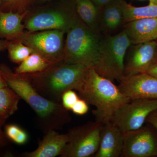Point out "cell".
I'll list each match as a JSON object with an SVG mask.
<instances>
[{
	"label": "cell",
	"instance_id": "cell-34",
	"mask_svg": "<svg viewBox=\"0 0 157 157\" xmlns=\"http://www.w3.org/2000/svg\"><path fill=\"white\" fill-rule=\"evenodd\" d=\"M6 119H5L3 118L0 117V124H3L5 123V121H6Z\"/></svg>",
	"mask_w": 157,
	"mask_h": 157
},
{
	"label": "cell",
	"instance_id": "cell-31",
	"mask_svg": "<svg viewBox=\"0 0 157 157\" xmlns=\"http://www.w3.org/2000/svg\"><path fill=\"white\" fill-rule=\"evenodd\" d=\"M11 41L8 40H0V51L7 48Z\"/></svg>",
	"mask_w": 157,
	"mask_h": 157
},
{
	"label": "cell",
	"instance_id": "cell-19",
	"mask_svg": "<svg viewBox=\"0 0 157 157\" xmlns=\"http://www.w3.org/2000/svg\"><path fill=\"white\" fill-rule=\"evenodd\" d=\"M77 11L83 22L98 33L100 10L91 0H77Z\"/></svg>",
	"mask_w": 157,
	"mask_h": 157
},
{
	"label": "cell",
	"instance_id": "cell-3",
	"mask_svg": "<svg viewBox=\"0 0 157 157\" xmlns=\"http://www.w3.org/2000/svg\"><path fill=\"white\" fill-rule=\"evenodd\" d=\"M56 64L41 73L28 74L25 77L40 94L60 103L65 91L73 90L78 92L80 90L89 68L79 64Z\"/></svg>",
	"mask_w": 157,
	"mask_h": 157
},
{
	"label": "cell",
	"instance_id": "cell-14",
	"mask_svg": "<svg viewBox=\"0 0 157 157\" xmlns=\"http://www.w3.org/2000/svg\"><path fill=\"white\" fill-rule=\"evenodd\" d=\"M132 45L156 41L157 18H144L125 23L124 29Z\"/></svg>",
	"mask_w": 157,
	"mask_h": 157
},
{
	"label": "cell",
	"instance_id": "cell-8",
	"mask_svg": "<svg viewBox=\"0 0 157 157\" xmlns=\"http://www.w3.org/2000/svg\"><path fill=\"white\" fill-rule=\"evenodd\" d=\"M151 125L124 132L121 157H157V130Z\"/></svg>",
	"mask_w": 157,
	"mask_h": 157
},
{
	"label": "cell",
	"instance_id": "cell-37",
	"mask_svg": "<svg viewBox=\"0 0 157 157\" xmlns=\"http://www.w3.org/2000/svg\"><path fill=\"white\" fill-rule=\"evenodd\" d=\"M156 45H157V39L156 40Z\"/></svg>",
	"mask_w": 157,
	"mask_h": 157
},
{
	"label": "cell",
	"instance_id": "cell-16",
	"mask_svg": "<svg viewBox=\"0 0 157 157\" xmlns=\"http://www.w3.org/2000/svg\"><path fill=\"white\" fill-rule=\"evenodd\" d=\"M24 14L18 13L0 12V37L6 40H13L22 35L24 25L22 21Z\"/></svg>",
	"mask_w": 157,
	"mask_h": 157
},
{
	"label": "cell",
	"instance_id": "cell-25",
	"mask_svg": "<svg viewBox=\"0 0 157 157\" xmlns=\"http://www.w3.org/2000/svg\"><path fill=\"white\" fill-rule=\"evenodd\" d=\"M71 110L77 115H84L88 111V104L85 100L80 98L73 105Z\"/></svg>",
	"mask_w": 157,
	"mask_h": 157
},
{
	"label": "cell",
	"instance_id": "cell-18",
	"mask_svg": "<svg viewBox=\"0 0 157 157\" xmlns=\"http://www.w3.org/2000/svg\"><path fill=\"white\" fill-rule=\"evenodd\" d=\"M56 64L35 52L21 63L15 69V73L27 74L41 73Z\"/></svg>",
	"mask_w": 157,
	"mask_h": 157
},
{
	"label": "cell",
	"instance_id": "cell-17",
	"mask_svg": "<svg viewBox=\"0 0 157 157\" xmlns=\"http://www.w3.org/2000/svg\"><path fill=\"white\" fill-rule=\"evenodd\" d=\"M122 2V0H120L101 10V22L106 30H115L124 23Z\"/></svg>",
	"mask_w": 157,
	"mask_h": 157
},
{
	"label": "cell",
	"instance_id": "cell-32",
	"mask_svg": "<svg viewBox=\"0 0 157 157\" xmlns=\"http://www.w3.org/2000/svg\"><path fill=\"white\" fill-rule=\"evenodd\" d=\"M8 86L7 82L0 71V89Z\"/></svg>",
	"mask_w": 157,
	"mask_h": 157
},
{
	"label": "cell",
	"instance_id": "cell-21",
	"mask_svg": "<svg viewBox=\"0 0 157 157\" xmlns=\"http://www.w3.org/2000/svg\"><path fill=\"white\" fill-rule=\"evenodd\" d=\"M21 98L9 86L0 89V117L8 118L18 109Z\"/></svg>",
	"mask_w": 157,
	"mask_h": 157
},
{
	"label": "cell",
	"instance_id": "cell-27",
	"mask_svg": "<svg viewBox=\"0 0 157 157\" xmlns=\"http://www.w3.org/2000/svg\"><path fill=\"white\" fill-rule=\"evenodd\" d=\"M100 11L106 6L117 2L120 0H91Z\"/></svg>",
	"mask_w": 157,
	"mask_h": 157
},
{
	"label": "cell",
	"instance_id": "cell-6",
	"mask_svg": "<svg viewBox=\"0 0 157 157\" xmlns=\"http://www.w3.org/2000/svg\"><path fill=\"white\" fill-rule=\"evenodd\" d=\"M103 125L96 121H90L70 129L67 133V143L60 156L94 157L100 145Z\"/></svg>",
	"mask_w": 157,
	"mask_h": 157
},
{
	"label": "cell",
	"instance_id": "cell-2",
	"mask_svg": "<svg viewBox=\"0 0 157 157\" xmlns=\"http://www.w3.org/2000/svg\"><path fill=\"white\" fill-rule=\"evenodd\" d=\"M78 93L80 98L96 107L93 115L96 121L103 124L111 121L118 109L131 101L112 80L101 76L92 68L88 69Z\"/></svg>",
	"mask_w": 157,
	"mask_h": 157
},
{
	"label": "cell",
	"instance_id": "cell-36",
	"mask_svg": "<svg viewBox=\"0 0 157 157\" xmlns=\"http://www.w3.org/2000/svg\"><path fill=\"white\" fill-rule=\"evenodd\" d=\"M40 1H42V2H47V1H51V0H40Z\"/></svg>",
	"mask_w": 157,
	"mask_h": 157
},
{
	"label": "cell",
	"instance_id": "cell-9",
	"mask_svg": "<svg viewBox=\"0 0 157 157\" xmlns=\"http://www.w3.org/2000/svg\"><path fill=\"white\" fill-rule=\"evenodd\" d=\"M65 32L60 30H51L33 33L25 37L22 42L34 51L57 63L63 60Z\"/></svg>",
	"mask_w": 157,
	"mask_h": 157
},
{
	"label": "cell",
	"instance_id": "cell-22",
	"mask_svg": "<svg viewBox=\"0 0 157 157\" xmlns=\"http://www.w3.org/2000/svg\"><path fill=\"white\" fill-rule=\"evenodd\" d=\"M9 58L11 61L21 63L35 52L29 46L21 42H10L8 47Z\"/></svg>",
	"mask_w": 157,
	"mask_h": 157
},
{
	"label": "cell",
	"instance_id": "cell-23",
	"mask_svg": "<svg viewBox=\"0 0 157 157\" xmlns=\"http://www.w3.org/2000/svg\"><path fill=\"white\" fill-rule=\"evenodd\" d=\"M5 129L7 137L14 143L22 145L27 141L28 139L27 133L18 126L15 124L7 125Z\"/></svg>",
	"mask_w": 157,
	"mask_h": 157
},
{
	"label": "cell",
	"instance_id": "cell-4",
	"mask_svg": "<svg viewBox=\"0 0 157 157\" xmlns=\"http://www.w3.org/2000/svg\"><path fill=\"white\" fill-rule=\"evenodd\" d=\"M101 39L87 26L73 24L68 31L63 50V61L94 68L99 54Z\"/></svg>",
	"mask_w": 157,
	"mask_h": 157
},
{
	"label": "cell",
	"instance_id": "cell-33",
	"mask_svg": "<svg viewBox=\"0 0 157 157\" xmlns=\"http://www.w3.org/2000/svg\"><path fill=\"white\" fill-rule=\"evenodd\" d=\"M150 5L157 4V0H149Z\"/></svg>",
	"mask_w": 157,
	"mask_h": 157
},
{
	"label": "cell",
	"instance_id": "cell-13",
	"mask_svg": "<svg viewBox=\"0 0 157 157\" xmlns=\"http://www.w3.org/2000/svg\"><path fill=\"white\" fill-rule=\"evenodd\" d=\"M73 23L61 12L48 11L34 15L28 21L25 27L31 32L69 29Z\"/></svg>",
	"mask_w": 157,
	"mask_h": 157
},
{
	"label": "cell",
	"instance_id": "cell-11",
	"mask_svg": "<svg viewBox=\"0 0 157 157\" xmlns=\"http://www.w3.org/2000/svg\"><path fill=\"white\" fill-rule=\"evenodd\" d=\"M133 45L125 60L124 76L145 73L157 62L155 41Z\"/></svg>",
	"mask_w": 157,
	"mask_h": 157
},
{
	"label": "cell",
	"instance_id": "cell-10",
	"mask_svg": "<svg viewBox=\"0 0 157 157\" xmlns=\"http://www.w3.org/2000/svg\"><path fill=\"white\" fill-rule=\"evenodd\" d=\"M118 87L131 100L157 99V78L147 73L124 76Z\"/></svg>",
	"mask_w": 157,
	"mask_h": 157
},
{
	"label": "cell",
	"instance_id": "cell-24",
	"mask_svg": "<svg viewBox=\"0 0 157 157\" xmlns=\"http://www.w3.org/2000/svg\"><path fill=\"white\" fill-rule=\"evenodd\" d=\"M80 97L74 90H70L65 91L62 96V104L67 110H71L73 105Z\"/></svg>",
	"mask_w": 157,
	"mask_h": 157
},
{
	"label": "cell",
	"instance_id": "cell-35",
	"mask_svg": "<svg viewBox=\"0 0 157 157\" xmlns=\"http://www.w3.org/2000/svg\"><path fill=\"white\" fill-rule=\"evenodd\" d=\"M1 6H2V0H0V12H1Z\"/></svg>",
	"mask_w": 157,
	"mask_h": 157
},
{
	"label": "cell",
	"instance_id": "cell-5",
	"mask_svg": "<svg viewBox=\"0 0 157 157\" xmlns=\"http://www.w3.org/2000/svg\"><path fill=\"white\" fill-rule=\"evenodd\" d=\"M131 45L124 30L101 39L98 59L93 69L103 77L119 82L124 75L126 55Z\"/></svg>",
	"mask_w": 157,
	"mask_h": 157
},
{
	"label": "cell",
	"instance_id": "cell-30",
	"mask_svg": "<svg viewBox=\"0 0 157 157\" xmlns=\"http://www.w3.org/2000/svg\"><path fill=\"white\" fill-rule=\"evenodd\" d=\"M145 73H148L150 75L157 78V62Z\"/></svg>",
	"mask_w": 157,
	"mask_h": 157
},
{
	"label": "cell",
	"instance_id": "cell-12",
	"mask_svg": "<svg viewBox=\"0 0 157 157\" xmlns=\"http://www.w3.org/2000/svg\"><path fill=\"white\" fill-rule=\"evenodd\" d=\"M124 132L111 121L103 125L101 140L94 157H121L123 149Z\"/></svg>",
	"mask_w": 157,
	"mask_h": 157
},
{
	"label": "cell",
	"instance_id": "cell-20",
	"mask_svg": "<svg viewBox=\"0 0 157 157\" xmlns=\"http://www.w3.org/2000/svg\"><path fill=\"white\" fill-rule=\"evenodd\" d=\"M124 23L144 18H157V4L135 7L123 1Z\"/></svg>",
	"mask_w": 157,
	"mask_h": 157
},
{
	"label": "cell",
	"instance_id": "cell-1",
	"mask_svg": "<svg viewBox=\"0 0 157 157\" xmlns=\"http://www.w3.org/2000/svg\"><path fill=\"white\" fill-rule=\"evenodd\" d=\"M0 71L8 86L35 111L47 132L60 128L70 121L71 118L68 110L62 104L40 94L25 76L13 73L6 65L0 66Z\"/></svg>",
	"mask_w": 157,
	"mask_h": 157
},
{
	"label": "cell",
	"instance_id": "cell-7",
	"mask_svg": "<svg viewBox=\"0 0 157 157\" xmlns=\"http://www.w3.org/2000/svg\"><path fill=\"white\" fill-rule=\"evenodd\" d=\"M157 109V99L131 100L118 109L111 121L122 132L139 128L143 126L148 115Z\"/></svg>",
	"mask_w": 157,
	"mask_h": 157
},
{
	"label": "cell",
	"instance_id": "cell-28",
	"mask_svg": "<svg viewBox=\"0 0 157 157\" xmlns=\"http://www.w3.org/2000/svg\"><path fill=\"white\" fill-rule=\"evenodd\" d=\"M146 121L157 130V109L152 112L148 115Z\"/></svg>",
	"mask_w": 157,
	"mask_h": 157
},
{
	"label": "cell",
	"instance_id": "cell-29",
	"mask_svg": "<svg viewBox=\"0 0 157 157\" xmlns=\"http://www.w3.org/2000/svg\"><path fill=\"white\" fill-rule=\"evenodd\" d=\"M2 124H0V147L6 145L7 142V139H6L7 136L4 134L2 130Z\"/></svg>",
	"mask_w": 157,
	"mask_h": 157
},
{
	"label": "cell",
	"instance_id": "cell-26",
	"mask_svg": "<svg viewBox=\"0 0 157 157\" xmlns=\"http://www.w3.org/2000/svg\"><path fill=\"white\" fill-rule=\"evenodd\" d=\"M31 0H2V7L10 8H21L27 5Z\"/></svg>",
	"mask_w": 157,
	"mask_h": 157
},
{
	"label": "cell",
	"instance_id": "cell-15",
	"mask_svg": "<svg viewBox=\"0 0 157 157\" xmlns=\"http://www.w3.org/2000/svg\"><path fill=\"white\" fill-rule=\"evenodd\" d=\"M67 133L60 134L55 130L46 132L39 146L34 151L26 152V157H55L60 155L68 141Z\"/></svg>",
	"mask_w": 157,
	"mask_h": 157
}]
</instances>
